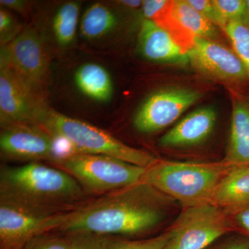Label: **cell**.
I'll return each mask as SVG.
<instances>
[{
	"mask_svg": "<svg viewBox=\"0 0 249 249\" xmlns=\"http://www.w3.org/2000/svg\"><path fill=\"white\" fill-rule=\"evenodd\" d=\"M224 22H241L249 24V11L244 0H213Z\"/></svg>",
	"mask_w": 249,
	"mask_h": 249,
	"instance_id": "24",
	"label": "cell"
},
{
	"mask_svg": "<svg viewBox=\"0 0 249 249\" xmlns=\"http://www.w3.org/2000/svg\"><path fill=\"white\" fill-rule=\"evenodd\" d=\"M19 25L14 16L2 7L0 9V40L5 46L14 40L21 32Z\"/></svg>",
	"mask_w": 249,
	"mask_h": 249,
	"instance_id": "27",
	"label": "cell"
},
{
	"mask_svg": "<svg viewBox=\"0 0 249 249\" xmlns=\"http://www.w3.org/2000/svg\"><path fill=\"white\" fill-rule=\"evenodd\" d=\"M236 229L242 231V233L249 236V206L236 213L232 216Z\"/></svg>",
	"mask_w": 249,
	"mask_h": 249,
	"instance_id": "30",
	"label": "cell"
},
{
	"mask_svg": "<svg viewBox=\"0 0 249 249\" xmlns=\"http://www.w3.org/2000/svg\"><path fill=\"white\" fill-rule=\"evenodd\" d=\"M49 108L46 98L35 92L0 62V122L1 127L14 124L41 125Z\"/></svg>",
	"mask_w": 249,
	"mask_h": 249,
	"instance_id": "8",
	"label": "cell"
},
{
	"mask_svg": "<svg viewBox=\"0 0 249 249\" xmlns=\"http://www.w3.org/2000/svg\"><path fill=\"white\" fill-rule=\"evenodd\" d=\"M224 32L230 40L234 52L245 67L249 83V24L241 22H229Z\"/></svg>",
	"mask_w": 249,
	"mask_h": 249,
	"instance_id": "22",
	"label": "cell"
},
{
	"mask_svg": "<svg viewBox=\"0 0 249 249\" xmlns=\"http://www.w3.org/2000/svg\"><path fill=\"white\" fill-rule=\"evenodd\" d=\"M89 200L78 181L56 167L30 162L0 169V204L53 216L71 212Z\"/></svg>",
	"mask_w": 249,
	"mask_h": 249,
	"instance_id": "2",
	"label": "cell"
},
{
	"mask_svg": "<svg viewBox=\"0 0 249 249\" xmlns=\"http://www.w3.org/2000/svg\"><path fill=\"white\" fill-rule=\"evenodd\" d=\"M1 157L8 160L53 163L56 160L55 139L37 124H14L2 127L0 134Z\"/></svg>",
	"mask_w": 249,
	"mask_h": 249,
	"instance_id": "11",
	"label": "cell"
},
{
	"mask_svg": "<svg viewBox=\"0 0 249 249\" xmlns=\"http://www.w3.org/2000/svg\"><path fill=\"white\" fill-rule=\"evenodd\" d=\"M173 11L179 22L196 37L213 40L217 37V27L195 9L187 0H173Z\"/></svg>",
	"mask_w": 249,
	"mask_h": 249,
	"instance_id": "19",
	"label": "cell"
},
{
	"mask_svg": "<svg viewBox=\"0 0 249 249\" xmlns=\"http://www.w3.org/2000/svg\"><path fill=\"white\" fill-rule=\"evenodd\" d=\"M67 235L70 249H110L114 237L89 232H72Z\"/></svg>",
	"mask_w": 249,
	"mask_h": 249,
	"instance_id": "23",
	"label": "cell"
},
{
	"mask_svg": "<svg viewBox=\"0 0 249 249\" xmlns=\"http://www.w3.org/2000/svg\"><path fill=\"white\" fill-rule=\"evenodd\" d=\"M41 126L52 135L67 139L79 153L109 156L145 168L159 160L149 152L126 145L103 129L52 109Z\"/></svg>",
	"mask_w": 249,
	"mask_h": 249,
	"instance_id": "4",
	"label": "cell"
},
{
	"mask_svg": "<svg viewBox=\"0 0 249 249\" xmlns=\"http://www.w3.org/2000/svg\"><path fill=\"white\" fill-rule=\"evenodd\" d=\"M67 214L37 215L0 204V249H24L35 236L58 231Z\"/></svg>",
	"mask_w": 249,
	"mask_h": 249,
	"instance_id": "12",
	"label": "cell"
},
{
	"mask_svg": "<svg viewBox=\"0 0 249 249\" xmlns=\"http://www.w3.org/2000/svg\"><path fill=\"white\" fill-rule=\"evenodd\" d=\"M235 229L232 215L213 203L183 209L164 249H206Z\"/></svg>",
	"mask_w": 249,
	"mask_h": 249,
	"instance_id": "6",
	"label": "cell"
},
{
	"mask_svg": "<svg viewBox=\"0 0 249 249\" xmlns=\"http://www.w3.org/2000/svg\"><path fill=\"white\" fill-rule=\"evenodd\" d=\"M173 1L168 4L152 18L151 21L166 31L174 41L188 53L194 45L196 36L183 27L177 19L173 11Z\"/></svg>",
	"mask_w": 249,
	"mask_h": 249,
	"instance_id": "21",
	"label": "cell"
},
{
	"mask_svg": "<svg viewBox=\"0 0 249 249\" xmlns=\"http://www.w3.org/2000/svg\"><path fill=\"white\" fill-rule=\"evenodd\" d=\"M137 47L142 56L150 61L181 65L189 62L188 53L169 34L149 19L142 23Z\"/></svg>",
	"mask_w": 249,
	"mask_h": 249,
	"instance_id": "15",
	"label": "cell"
},
{
	"mask_svg": "<svg viewBox=\"0 0 249 249\" xmlns=\"http://www.w3.org/2000/svg\"><path fill=\"white\" fill-rule=\"evenodd\" d=\"M80 16V4L69 1L60 6L53 18V32L58 45L67 47L76 37Z\"/></svg>",
	"mask_w": 249,
	"mask_h": 249,
	"instance_id": "20",
	"label": "cell"
},
{
	"mask_svg": "<svg viewBox=\"0 0 249 249\" xmlns=\"http://www.w3.org/2000/svg\"><path fill=\"white\" fill-rule=\"evenodd\" d=\"M232 103L230 135L223 161L229 166L249 167V96L229 88Z\"/></svg>",
	"mask_w": 249,
	"mask_h": 249,
	"instance_id": "14",
	"label": "cell"
},
{
	"mask_svg": "<svg viewBox=\"0 0 249 249\" xmlns=\"http://www.w3.org/2000/svg\"><path fill=\"white\" fill-rule=\"evenodd\" d=\"M54 166L66 172L88 195L104 196L142 181L147 168L109 156L76 153Z\"/></svg>",
	"mask_w": 249,
	"mask_h": 249,
	"instance_id": "5",
	"label": "cell"
},
{
	"mask_svg": "<svg viewBox=\"0 0 249 249\" xmlns=\"http://www.w3.org/2000/svg\"><path fill=\"white\" fill-rule=\"evenodd\" d=\"M0 62L35 92L47 98L49 56L37 31L31 28L24 29L11 42L1 47Z\"/></svg>",
	"mask_w": 249,
	"mask_h": 249,
	"instance_id": "7",
	"label": "cell"
},
{
	"mask_svg": "<svg viewBox=\"0 0 249 249\" xmlns=\"http://www.w3.org/2000/svg\"><path fill=\"white\" fill-rule=\"evenodd\" d=\"M223 237L206 249H249V236L241 232Z\"/></svg>",
	"mask_w": 249,
	"mask_h": 249,
	"instance_id": "29",
	"label": "cell"
},
{
	"mask_svg": "<svg viewBox=\"0 0 249 249\" xmlns=\"http://www.w3.org/2000/svg\"><path fill=\"white\" fill-rule=\"evenodd\" d=\"M247 5H248L249 11V0H247Z\"/></svg>",
	"mask_w": 249,
	"mask_h": 249,
	"instance_id": "33",
	"label": "cell"
},
{
	"mask_svg": "<svg viewBox=\"0 0 249 249\" xmlns=\"http://www.w3.org/2000/svg\"><path fill=\"white\" fill-rule=\"evenodd\" d=\"M74 82L77 88L93 101L107 102L112 97V79L107 70L99 64L88 62L78 67Z\"/></svg>",
	"mask_w": 249,
	"mask_h": 249,
	"instance_id": "17",
	"label": "cell"
},
{
	"mask_svg": "<svg viewBox=\"0 0 249 249\" xmlns=\"http://www.w3.org/2000/svg\"><path fill=\"white\" fill-rule=\"evenodd\" d=\"M0 4L4 9H11L19 12L25 11L28 6L27 1L22 0H1Z\"/></svg>",
	"mask_w": 249,
	"mask_h": 249,
	"instance_id": "31",
	"label": "cell"
},
{
	"mask_svg": "<svg viewBox=\"0 0 249 249\" xmlns=\"http://www.w3.org/2000/svg\"><path fill=\"white\" fill-rule=\"evenodd\" d=\"M188 55L196 70L225 83L231 89L239 90L240 87L249 85L245 67L235 52L215 41L196 37Z\"/></svg>",
	"mask_w": 249,
	"mask_h": 249,
	"instance_id": "10",
	"label": "cell"
},
{
	"mask_svg": "<svg viewBox=\"0 0 249 249\" xmlns=\"http://www.w3.org/2000/svg\"><path fill=\"white\" fill-rule=\"evenodd\" d=\"M169 237L168 230L156 237L145 240H132L114 237L110 249H164Z\"/></svg>",
	"mask_w": 249,
	"mask_h": 249,
	"instance_id": "25",
	"label": "cell"
},
{
	"mask_svg": "<svg viewBox=\"0 0 249 249\" xmlns=\"http://www.w3.org/2000/svg\"><path fill=\"white\" fill-rule=\"evenodd\" d=\"M216 121L217 113L213 107L196 109L163 134L159 145L163 148H181L199 145L212 133Z\"/></svg>",
	"mask_w": 249,
	"mask_h": 249,
	"instance_id": "13",
	"label": "cell"
},
{
	"mask_svg": "<svg viewBox=\"0 0 249 249\" xmlns=\"http://www.w3.org/2000/svg\"><path fill=\"white\" fill-rule=\"evenodd\" d=\"M118 19L112 10L106 5H91L83 14L80 22V33L87 40H96L110 34L116 29Z\"/></svg>",
	"mask_w": 249,
	"mask_h": 249,
	"instance_id": "18",
	"label": "cell"
},
{
	"mask_svg": "<svg viewBox=\"0 0 249 249\" xmlns=\"http://www.w3.org/2000/svg\"><path fill=\"white\" fill-rule=\"evenodd\" d=\"M201 97L196 90L168 88L152 93L139 108L134 127L142 134H152L173 124Z\"/></svg>",
	"mask_w": 249,
	"mask_h": 249,
	"instance_id": "9",
	"label": "cell"
},
{
	"mask_svg": "<svg viewBox=\"0 0 249 249\" xmlns=\"http://www.w3.org/2000/svg\"><path fill=\"white\" fill-rule=\"evenodd\" d=\"M231 166L224 163L157 160L142 181L185 208L211 202L218 183Z\"/></svg>",
	"mask_w": 249,
	"mask_h": 249,
	"instance_id": "3",
	"label": "cell"
},
{
	"mask_svg": "<svg viewBox=\"0 0 249 249\" xmlns=\"http://www.w3.org/2000/svg\"><path fill=\"white\" fill-rule=\"evenodd\" d=\"M211 203L233 215L249 206V167H230L213 196Z\"/></svg>",
	"mask_w": 249,
	"mask_h": 249,
	"instance_id": "16",
	"label": "cell"
},
{
	"mask_svg": "<svg viewBox=\"0 0 249 249\" xmlns=\"http://www.w3.org/2000/svg\"><path fill=\"white\" fill-rule=\"evenodd\" d=\"M187 1L205 18H207L215 27H219L224 31L227 24L218 13L213 0H187Z\"/></svg>",
	"mask_w": 249,
	"mask_h": 249,
	"instance_id": "28",
	"label": "cell"
},
{
	"mask_svg": "<svg viewBox=\"0 0 249 249\" xmlns=\"http://www.w3.org/2000/svg\"><path fill=\"white\" fill-rule=\"evenodd\" d=\"M173 199L142 181L89 199L68 213L58 231L131 237L148 233L169 214Z\"/></svg>",
	"mask_w": 249,
	"mask_h": 249,
	"instance_id": "1",
	"label": "cell"
},
{
	"mask_svg": "<svg viewBox=\"0 0 249 249\" xmlns=\"http://www.w3.org/2000/svg\"><path fill=\"white\" fill-rule=\"evenodd\" d=\"M118 2H119V4L125 6V7L129 8V9H137L141 6L142 7L143 1H141V0H122V1H119Z\"/></svg>",
	"mask_w": 249,
	"mask_h": 249,
	"instance_id": "32",
	"label": "cell"
},
{
	"mask_svg": "<svg viewBox=\"0 0 249 249\" xmlns=\"http://www.w3.org/2000/svg\"><path fill=\"white\" fill-rule=\"evenodd\" d=\"M24 249H70L67 235L45 232L31 239Z\"/></svg>",
	"mask_w": 249,
	"mask_h": 249,
	"instance_id": "26",
	"label": "cell"
}]
</instances>
